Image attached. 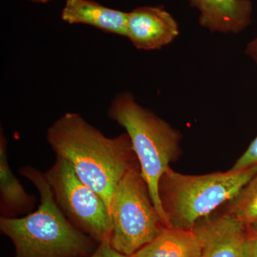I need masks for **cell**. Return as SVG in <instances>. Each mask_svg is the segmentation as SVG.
I'll return each mask as SVG.
<instances>
[{"instance_id": "1", "label": "cell", "mask_w": 257, "mask_h": 257, "mask_svg": "<svg viewBox=\"0 0 257 257\" xmlns=\"http://www.w3.org/2000/svg\"><path fill=\"white\" fill-rule=\"evenodd\" d=\"M47 140L56 157L68 162L83 183L100 196L110 214L120 181L140 166L127 134L107 138L80 114L67 112L51 125Z\"/></svg>"}, {"instance_id": "2", "label": "cell", "mask_w": 257, "mask_h": 257, "mask_svg": "<svg viewBox=\"0 0 257 257\" xmlns=\"http://www.w3.org/2000/svg\"><path fill=\"white\" fill-rule=\"evenodd\" d=\"M20 173L39 191L40 205L24 217H3L0 230L13 241L15 257H87L92 238L74 226L56 202L45 173L32 167Z\"/></svg>"}, {"instance_id": "3", "label": "cell", "mask_w": 257, "mask_h": 257, "mask_svg": "<svg viewBox=\"0 0 257 257\" xmlns=\"http://www.w3.org/2000/svg\"><path fill=\"white\" fill-rule=\"evenodd\" d=\"M109 119L126 130L138 158L142 175L159 215L169 227L161 203L160 179L181 154L182 134L153 111L139 104L133 93H118L108 109Z\"/></svg>"}, {"instance_id": "4", "label": "cell", "mask_w": 257, "mask_h": 257, "mask_svg": "<svg viewBox=\"0 0 257 257\" xmlns=\"http://www.w3.org/2000/svg\"><path fill=\"white\" fill-rule=\"evenodd\" d=\"M257 174V165L204 175H183L169 168L159 192L169 227L192 230L198 221L236 197Z\"/></svg>"}, {"instance_id": "5", "label": "cell", "mask_w": 257, "mask_h": 257, "mask_svg": "<svg viewBox=\"0 0 257 257\" xmlns=\"http://www.w3.org/2000/svg\"><path fill=\"white\" fill-rule=\"evenodd\" d=\"M110 216L111 246L128 256L167 227L157 212L140 166L128 171L120 181L111 201Z\"/></svg>"}, {"instance_id": "6", "label": "cell", "mask_w": 257, "mask_h": 257, "mask_svg": "<svg viewBox=\"0 0 257 257\" xmlns=\"http://www.w3.org/2000/svg\"><path fill=\"white\" fill-rule=\"evenodd\" d=\"M45 175L57 205L69 221L99 243L110 241L112 222L107 206L83 183L69 162L56 157Z\"/></svg>"}, {"instance_id": "7", "label": "cell", "mask_w": 257, "mask_h": 257, "mask_svg": "<svg viewBox=\"0 0 257 257\" xmlns=\"http://www.w3.org/2000/svg\"><path fill=\"white\" fill-rule=\"evenodd\" d=\"M179 34L178 24L163 7H140L128 13L126 37L137 50H161Z\"/></svg>"}, {"instance_id": "8", "label": "cell", "mask_w": 257, "mask_h": 257, "mask_svg": "<svg viewBox=\"0 0 257 257\" xmlns=\"http://www.w3.org/2000/svg\"><path fill=\"white\" fill-rule=\"evenodd\" d=\"M193 231L201 245L200 257H242L248 237L246 226L227 214L200 219Z\"/></svg>"}, {"instance_id": "9", "label": "cell", "mask_w": 257, "mask_h": 257, "mask_svg": "<svg viewBox=\"0 0 257 257\" xmlns=\"http://www.w3.org/2000/svg\"><path fill=\"white\" fill-rule=\"evenodd\" d=\"M199 13V24L211 33L239 34L252 23L251 0H185Z\"/></svg>"}, {"instance_id": "10", "label": "cell", "mask_w": 257, "mask_h": 257, "mask_svg": "<svg viewBox=\"0 0 257 257\" xmlns=\"http://www.w3.org/2000/svg\"><path fill=\"white\" fill-rule=\"evenodd\" d=\"M61 17L70 25L84 24L107 33L126 37L128 13L106 8L93 0H67Z\"/></svg>"}, {"instance_id": "11", "label": "cell", "mask_w": 257, "mask_h": 257, "mask_svg": "<svg viewBox=\"0 0 257 257\" xmlns=\"http://www.w3.org/2000/svg\"><path fill=\"white\" fill-rule=\"evenodd\" d=\"M8 147L3 128L0 133V205L3 217H15L29 212L35 197L29 194L13 173L8 161Z\"/></svg>"}, {"instance_id": "12", "label": "cell", "mask_w": 257, "mask_h": 257, "mask_svg": "<svg viewBox=\"0 0 257 257\" xmlns=\"http://www.w3.org/2000/svg\"><path fill=\"white\" fill-rule=\"evenodd\" d=\"M201 245L193 230L165 227L131 257H200Z\"/></svg>"}, {"instance_id": "13", "label": "cell", "mask_w": 257, "mask_h": 257, "mask_svg": "<svg viewBox=\"0 0 257 257\" xmlns=\"http://www.w3.org/2000/svg\"><path fill=\"white\" fill-rule=\"evenodd\" d=\"M225 214L233 216L245 226L257 219V174L236 197L226 202Z\"/></svg>"}, {"instance_id": "14", "label": "cell", "mask_w": 257, "mask_h": 257, "mask_svg": "<svg viewBox=\"0 0 257 257\" xmlns=\"http://www.w3.org/2000/svg\"><path fill=\"white\" fill-rule=\"evenodd\" d=\"M257 165V136L251 142L247 150L238 159L232 170H241Z\"/></svg>"}, {"instance_id": "15", "label": "cell", "mask_w": 257, "mask_h": 257, "mask_svg": "<svg viewBox=\"0 0 257 257\" xmlns=\"http://www.w3.org/2000/svg\"><path fill=\"white\" fill-rule=\"evenodd\" d=\"M87 257H131L116 251L111 246L110 241L99 243L98 247Z\"/></svg>"}, {"instance_id": "16", "label": "cell", "mask_w": 257, "mask_h": 257, "mask_svg": "<svg viewBox=\"0 0 257 257\" xmlns=\"http://www.w3.org/2000/svg\"><path fill=\"white\" fill-rule=\"evenodd\" d=\"M242 257H257V236H248L243 247Z\"/></svg>"}, {"instance_id": "17", "label": "cell", "mask_w": 257, "mask_h": 257, "mask_svg": "<svg viewBox=\"0 0 257 257\" xmlns=\"http://www.w3.org/2000/svg\"><path fill=\"white\" fill-rule=\"evenodd\" d=\"M245 53L254 62L257 66V37L248 42L245 49Z\"/></svg>"}, {"instance_id": "18", "label": "cell", "mask_w": 257, "mask_h": 257, "mask_svg": "<svg viewBox=\"0 0 257 257\" xmlns=\"http://www.w3.org/2000/svg\"><path fill=\"white\" fill-rule=\"evenodd\" d=\"M248 236H257V219L246 226Z\"/></svg>"}, {"instance_id": "19", "label": "cell", "mask_w": 257, "mask_h": 257, "mask_svg": "<svg viewBox=\"0 0 257 257\" xmlns=\"http://www.w3.org/2000/svg\"><path fill=\"white\" fill-rule=\"evenodd\" d=\"M30 1L33 2V3H47L54 1V0H30Z\"/></svg>"}]
</instances>
